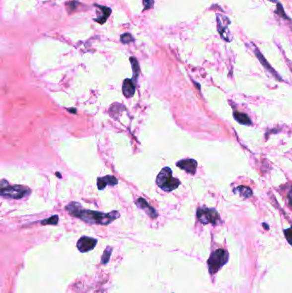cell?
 <instances>
[{
  "label": "cell",
  "instance_id": "obj_1",
  "mask_svg": "<svg viewBox=\"0 0 292 293\" xmlns=\"http://www.w3.org/2000/svg\"><path fill=\"white\" fill-rule=\"evenodd\" d=\"M66 210L72 216L81 219V220L89 224L106 225L120 217V215L118 211H112L108 214H105V213L98 212V211L86 210L83 208H81L79 203H75V202L70 203L68 206H66Z\"/></svg>",
  "mask_w": 292,
  "mask_h": 293
},
{
  "label": "cell",
  "instance_id": "obj_2",
  "mask_svg": "<svg viewBox=\"0 0 292 293\" xmlns=\"http://www.w3.org/2000/svg\"><path fill=\"white\" fill-rule=\"evenodd\" d=\"M156 184L165 192H171L180 185L179 179L172 176V171L170 167H164L156 178Z\"/></svg>",
  "mask_w": 292,
  "mask_h": 293
},
{
  "label": "cell",
  "instance_id": "obj_3",
  "mask_svg": "<svg viewBox=\"0 0 292 293\" xmlns=\"http://www.w3.org/2000/svg\"><path fill=\"white\" fill-rule=\"evenodd\" d=\"M30 190L25 186L22 185H9L8 182L5 180L1 181V190H0V195L2 197L9 199H22L23 197L28 196L30 194Z\"/></svg>",
  "mask_w": 292,
  "mask_h": 293
},
{
  "label": "cell",
  "instance_id": "obj_4",
  "mask_svg": "<svg viewBox=\"0 0 292 293\" xmlns=\"http://www.w3.org/2000/svg\"><path fill=\"white\" fill-rule=\"evenodd\" d=\"M228 253L224 250L219 249V250H215V252L211 254L209 260V269L211 275L216 274L221 267H223L224 264H226L228 262Z\"/></svg>",
  "mask_w": 292,
  "mask_h": 293
},
{
  "label": "cell",
  "instance_id": "obj_5",
  "mask_svg": "<svg viewBox=\"0 0 292 293\" xmlns=\"http://www.w3.org/2000/svg\"><path fill=\"white\" fill-rule=\"evenodd\" d=\"M216 17H217L218 31L219 33L221 38L224 39L227 42H230L232 41L233 35L229 29V25L230 24V19L224 15L219 14V13L216 15Z\"/></svg>",
  "mask_w": 292,
  "mask_h": 293
},
{
  "label": "cell",
  "instance_id": "obj_6",
  "mask_svg": "<svg viewBox=\"0 0 292 293\" xmlns=\"http://www.w3.org/2000/svg\"><path fill=\"white\" fill-rule=\"evenodd\" d=\"M197 218L202 224H216L219 220V216L215 209L200 208L197 210Z\"/></svg>",
  "mask_w": 292,
  "mask_h": 293
},
{
  "label": "cell",
  "instance_id": "obj_7",
  "mask_svg": "<svg viewBox=\"0 0 292 293\" xmlns=\"http://www.w3.org/2000/svg\"><path fill=\"white\" fill-rule=\"evenodd\" d=\"M97 242L98 241L95 238L84 236L78 240L76 245L79 251H81V253H86L93 250L94 247L96 246Z\"/></svg>",
  "mask_w": 292,
  "mask_h": 293
},
{
  "label": "cell",
  "instance_id": "obj_8",
  "mask_svg": "<svg viewBox=\"0 0 292 293\" xmlns=\"http://www.w3.org/2000/svg\"><path fill=\"white\" fill-rule=\"evenodd\" d=\"M177 165L179 168L184 170L190 174H196V168H197V161L193 159H181L180 161L177 163Z\"/></svg>",
  "mask_w": 292,
  "mask_h": 293
},
{
  "label": "cell",
  "instance_id": "obj_9",
  "mask_svg": "<svg viewBox=\"0 0 292 293\" xmlns=\"http://www.w3.org/2000/svg\"><path fill=\"white\" fill-rule=\"evenodd\" d=\"M136 204L138 208L144 210L146 212L147 216H150L152 219H155L158 216V213L156 212L155 209H153L152 207L150 206L149 204L147 203L146 200L143 198H139L136 202Z\"/></svg>",
  "mask_w": 292,
  "mask_h": 293
},
{
  "label": "cell",
  "instance_id": "obj_10",
  "mask_svg": "<svg viewBox=\"0 0 292 293\" xmlns=\"http://www.w3.org/2000/svg\"><path fill=\"white\" fill-rule=\"evenodd\" d=\"M118 180L113 176H106L103 178H98L97 179V186L100 190H102L106 187V185L114 186L118 184Z\"/></svg>",
  "mask_w": 292,
  "mask_h": 293
},
{
  "label": "cell",
  "instance_id": "obj_11",
  "mask_svg": "<svg viewBox=\"0 0 292 293\" xmlns=\"http://www.w3.org/2000/svg\"><path fill=\"white\" fill-rule=\"evenodd\" d=\"M123 94H125L126 98H131L134 96L136 92V85L134 83L133 80L131 79H125L123 82Z\"/></svg>",
  "mask_w": 292,
  "mask_h": 293
},
{
  "label": "cell",
  "instance_id": "obj_12",
  "mask_svg": "<svg viewBox=\"0 0 292 293\" xmlns=\"http://www.w3.org/2000/svg\"><path fill=\"white\" fill-rule=\"evenodd\" d=\"M255 55H256V57L258 58V60H260V62L262 64V66H264L265 68H266V69H267L268 72H271V73H272V74H273V75H274V76L277 78V79H279V80L281 81V77H280V75H279V74H277L276 72H275V71H274V70L272 68V66H271L270 65L267 63L266 59H265L264 57L262 56V54L260 53V51H259L257 48H255Z\"/></svg>",
  "mask_w": 292,
  "mask_h": 293
},
{
  "label": "cell",
  "instance_id": "obj_13",
  "mask_svg": "<svg viewBox=\"0 0 292 293\" xmlns=\"http://www.w3.org/2000/svg\"><path fill=\"white\" fill-rule=\"evenodd\" d=\"M233 117L235 120L238 122L241 125H252V122L251 120H250V119H249V116L245 114V113H242V112H236V111H235V112H233Z\"/></svg>",
  "mask_w": 292,
  "mask_h": 293
},
{
  "label": "cell",
  "instance_id": "obj_14",
  "mask_svg": "<svg viewBox=\"0 0 292 293\" xmlns=\"http://www.w3.org/2000/svg\"><path fill=\"white\" fill-rule=\"evenodd\" d=\"M97 6L99 7L100 9H101V11H102V16L101 17H99V18L95 19V21L98 22H100V23H104V22H106V19L110 16V14H111V9H109V8H106L105 6H100V5H97Z\"/></svg>",
  "mask_w": 292,
  "mask_h": 293
},
{
  "label": "cell",
  "instance_id": "obj_15",
  "mask_svg": "<svg viewBox=\"0 0 292 293\" xmlns=\"http://www.w3.org/2000/svg\"><path fill=\"white\" fill-rule=\"evenodd\" d=\"M236 190H237L240 195L244 198H249L253 195V191H252L251 189L247 187V186H238V187L236 188Z\"/></svg>",
  "mask_w": 292,
  "mask_h": 293
},
{
  "label": "cell",
  "instance_id": "obj_16",
  "mask_svg": "<svg viewBox=\"0 0 292 293\" xmlns=\"http://www.w3.org/2000/svg\"><path fill=\"white\" fill-rule=\"evenodd\" d=\"M131 65H132V69H133L134 80L136 81L137 78L138 77L139 73H140V66H139V64H138V61L134 57L131 58Z\"/></svg>",
  "mask_w": 292,
  "mask_h": 293
},
{
  "label": "cell",
  "instance_id": "obj_17",
  "mask_svg": "<svg viewBox=\"0 0 292 293\" xmlns=\"http://www.w3.org/2000/svg\"><path fill=\"white\" fill-rule=\"evenodd\" d=\"M112 247H107L104 253H103L102 257H101V263L102 264H107V262L110 260V257L112 256Z\"/></svg>",
  "mask_w": 292,
  "mask_h": 293
},
{
  "label": "cell",
  "instance_id": "obj_18",
  "mask_svg": "<svg viewBox=\"0 0 292 293\" xmlns=\"http://www.w3.org/2000/svg\"><path fill=\"white\" fill-rule=\"evenodd\" d=\"M58 222H59V216L55 215V216H53L49 219L44 220L41 223L43 225H47V224H57Z\"/></svg>",
  "mask_w": 292,
  "mask_h": 293
},
{
  "label": "cell",
  "instance_id": "obj_19",
  "mask_svg": "<svg viewBox=\"0 0 292 293\" xmlns=\"http://www.w3.org/2000/svg\"><path fill=\"white\" fill-rule=\"evenodd\" d=\"M284 233H285V236H286L287 241L289 242L290 244H292V227L289 228L287 230H285Z\"/></svg>",
  "mask_w": 292,
  "mask_h": 293
},
{
  "label": "cell",
  "instance_id": "obj_20",
  "mask_svg": "<svg viewBox=\"0 0 292 293\" xmlns=\"http://www.w3.org/2000/svg\"><path fill=\"white\" fill-rule=\"evenodd\" d=\"M121 41L123 43H128V42L133 41V37L130 34H125L121 36Z\"/></svg>",
  "mask_w": 292,
  "mask_h": 293
},
{
  "label": "cell",
  "instance_id": "obj_21",
  "mask_svg": "<svg viewBox=\"0 0 292 293\" xmlns=\"http://www.w3.org/2000/svg\"><path fill=\"white\" fill-rule=\"evenodd\" d=\"M153 0H143V4H144V9H148L152 8L153 5Z\"/></svg>",
  "mask_w": 292,
  "mask_h": 293
},
{
  "label": "cell",
  "instance_id": "obj_22",
  "mask_svg": "<svg viewBox=\"0 0 292 293\" xmlns=\"http://www.w3.org/2000/svg\"><path fill=\"white\" fill-rule=\"evenodd\" d=\"M288 200H289L290 205L292 207V188L288 194Z\"/></svg>",
  "mask_w": 292,
  "mask_h": 293
},
{
  "label": "cell",
  "instance_id": "obj_23",
  "mask_svg": "<svg viewBox=\"0 0 292 293\" xmlns=\"http://www.w3.org/2000/svg\"><path fill=\"white\" fill-rule=\"evenodd\" d=\"M269 1H271V2H273V3H277V2H278L277 0H269Z\"/></svg>",
  "mask_w": 292,
  "mask_h": 293
}]
</instances>
